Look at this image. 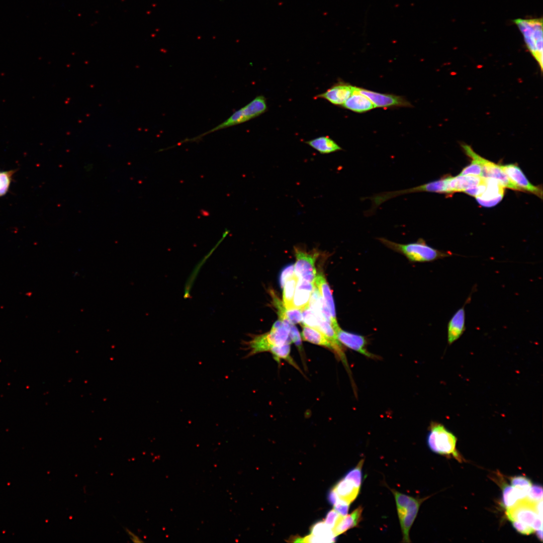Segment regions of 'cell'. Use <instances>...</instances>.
Returning <instances> with one entry per match:
<instances>
[{"label":"cell","mask_w":543,"mask_h":543,"mask_svg":"<svg viewBox=\"0 0 543 543\" xmlns=\"http://www.w3.org/2000/svg\"><path fill=\"white\" fill-rule=\"evenodd\" d=\"M527 499L532 502H537L542 500V487L539 484L531 486L527 494Z\"/></svg>","instance_id":"obj_32"},{"label":"cell","mask_w":543,"mask_h":543,"mask_svg":"<svg viewBox=\"0 0 543 543\" xmlns=\"http://www.w3.org/2000/svg\"><path fill=\"white\" fill-rule=\"evenodd\" d=\"M301 338L309 342L332 349V346L327 338L319 330L303 325Z\"/></svg>","instance_id":"obj_22"},{"label":"cell","mask_w":543,"mask_h":543,"mask_svg":"<svg viewBox=\"0 0 543 543\" xmlns=\"http://www.w3.org/2000/svg\"><path fill=\"white\" fill-rule=\"evenodd\" d=\"M333 488L340 499L350 504L356 499L360 490V488L344 478L339 480Z\"/></svg>","instance_id":"obj_20"},{"label":"cell","mask_w":543,"mask_h":543,"mask_svg":"<svg viewBox=\"0 0 543 543\" xmlns=\"http://www.w3.org/2000/svg\"><path fill=\"white\" fill-rule=\"evenodd\" d=\"M336 333L338 341L346 347L368 357H375L373 354L367 350V341L363 336L344 331L340 327Z\"/></svg>","instance_id":"obj_13"},{"label":"cell","mask_w":543,"mask_h":543,"mask_svg":"<svg viewBox=\"0 0 543 543\" xmlns=\"http://www.w3.org/2000/svg\"><path fill=\"white\" fill-rule=\"evenodd\" d=\"M314 283L330 313L333 324V327L336 332L339 327L336 320L335 305L329 286L324 276L321 273L316 274Z\"/></svg>","instance_id":"obj_14"},{"label":"cell","mask_w":543,"mask_h":543,"mask_svg":"<svg viewBox=\"0 0 543 543\" xmlns=\"http://www.w3.org/2000/svg\"><path fill=\"white\" fill-rule=\"evenodd\" d=\"M296 258L294 264L295 275L299 279L314 283L317 274L315 262L318 253H308L298 247H295Z\"/></svg>","instance_id":"obj_6"},{"label":"cell","mask_w":543,"mask_h":543,"mask_svg":"<svg viewBox=\"0 0 543 543\" xmlns=\"http://www.w3.org/2000/svg\"><path fill=\"white\" fill-rule=\"evenodd\" d=\"M340 514L334 509L329 511L326 514L324 522L325 524L332 529Z\"/></svg>","instance_id":"obj_36"},{"label":"cell","mask_w":543,"mask_h":543,"mask_svg":"<svg viewBox=\"0 0 543 543\" xmlns=\"http://www.w3.org/2000/svg\"><path fill=\"white\" fill-rule=\"evenodd\" d=\"M483 177L475 175H459L447 176V194L465 192L466 190L480 184Z\"/></svg>","instance_id":"obj_15"},{"label":"cell","mask_w":543,"mask_h":543,"mask_svg":"<svg viewBox=\"0 0 543 543\" xmlns=\"http://www.w3.org/2000/svg\"><path fill=\"white\" fill-rule=\"evenodd\" d=\"M298 281V278L295 275L286 282L283 287V303L287 309H293V301Z\"/></svg>","instance_id":"obj_24"},{"label":"cell","mask_w":543,"mask_h":543,"mask_svg":"<svg viewBox=\"0 0 543 543\" xmlns=\"http://www.w3.org/2000/svg\"><path fill=\"white\" fill-rule=\"evenodd\" d=\"M471 295L468 297L464 305L459 308L452 315L447 324V342L451 344L457 340L463 334L466 329L465 306L470 302Z\"/></svg>","instance_id":"obj_12"},{"label":"cell","mask_w":543,"mask_h":543,"mask_svg":"<svg viewBox=\"0 0 543 543\" xmlns=\"http://www.w3.org/2000/svg\"><path fill=\"white\" fill-rule=\"evenodd\" d=\"M510 483L513 487L528 491L532 485L531 480L525 476H516L510 478Z\"/></svg>","instance_id":"obj_30"},{"label":"cell","mask_w":543,"mask_h":543,"mask_svg":"<svg viewBox=\"0 0 543 543\" xmlns=\"http://www.w3.org/2000/svg\"><path fill=\"white\" fill-rule=\"evenodd\" d=\"M457 439L442 424L432 422L427 436V444L433 452L446 456H452L461 462L462 458L456 449Z\"/></svg>","instance_id":"obj_3"},{"label":"cell","mask_w":543,"mask_h":543,"mask_svg":"<svg viewBox=\"0 0 543 543\" xmlns=\"http://www.w3.org/2000/svg\"><path fill=\"white\" fill-rule=\"evenodd\" d=\"M341 107L358 113L376 108L369 98L355 90V87L354 92Z\"/></svg>","instance_id":"obj_18"},{"label":"cell","mask_w":543,"mask_h":543,"mask_svg":"<svg viewBox=\"0 0 543 543\" xmlns=\"http://www.w3.org/2000/svg\"><path fill=\"white\" fill-rule=\"evenodd\" d=\"M302 322L303 325L317 329L318 317L309 307L302 310Z\"/></svg>","instance_id":"obj_29"},{"label":"cell","mask_w":543,"mask_h":543,"mask_svg":"<svg viewBox=\"0 0 543 543\" xmlns=\"http://www.w3.org/2000/svg\"><path fill=\"white\" fill-rule=\"evenodd\" d=\"M312 534L324 539L326 542H333L336 537L331 528L328 527L324 521H318L314 523L310 528Z\"/></svg>","instance_id":"obj_26"},{"label":"cell","mask_w":543,"mask_h":543,"mask_svg":"<svg viewBox=\"0 0 543 543\" xmlns=\"http://www.w3.org/2000/svg\"><path fill=\"white\" fill-rule=\"evenodd\" d=\"M523 35L527 49L542 69V19H516L513 20Z\"/></svg>","instance_id":"obj_2"},{"label":"cell","mask_w":543,"mask_h":543,"mask_svg":"<svg viewBox=\"0 0 543 543\" xmlns=\"http://www.w3.org/2000/svg\"><path fill=\"white\" fill-rule=\"evenodd\" d=\"M466 154L472 159L478 162L482 167V177H490L497 180L503 187L514 191H521L509 178L501 168L496 164L477 154L472 147L466 144L462 145Z\"/></svg>","instance_id":"obj_5"},{"label":"cell","mask_w":543,"mask_h":543,"mask_svg":"<svg viewBox=\"0 0 543 543\" xmlns=\"http://www.w3.org/2000/svg\"><path fill=\"white\" fill-rule=\"evenodd\" d=\"M289 336L291 341L293 342L301 350L302 348L301 337L297 327L292 324L290 325Z\"/></svg>","instance_id":"obj_35"},{"label":"cell","mask_w":543,"mask_h":543,"mask_svg":"<svg viewBox=\"0 0 543 543\" xmlns=\"http://www.w3.org/2000/svg\"><path fill=\"white\" fill-rule=\"evenodd\" d=\"M364 463V459H361L357 465L354 468L349 470L344 477L345 479L352 482L359 488H360L362 483V468Z\"/></svg>","instance_id":"obj_27"},{"label":"cell","mask_w":543,"mask_h":543,"mask_svg":"<svg viewBox=\"0 0 543 543\" xmlns=\"http://www.w3.org/2000/svg\"><path fill=\"white\" fill-rule=\"evenodd\" d=\"M16 170H0V197L8 192Z\"/></svg>","instance_id":"obj_28"},{"label":"cell","mask_w":543,"mask_h":543,"mask_svg":"<svg viewBox=\"0 0 543 543\" xmlns=\"http://www.w3.org/2000/svg\"><path fill=\"white\" fill-rule=\"evenodd\" d=\"M338 499L336 492L332 488L327 494V499L329 502L333 506L337 502Z\"/></svg>","instance_id":"obj_38"},{"label":"cell","mask_w":543,"mask_h":543,"mask_svg":"<svg viewBox=\"0 0 543 543\" xmlns=\"http://www.w3.org/2000/svg\"><path fill=\"white\" fill-rule=\"evenodd\" d=\"M354 87L343 81H339L315 98L323 99L333 105L341 106L354 92Z\"/></svg>","instance_id":"obj_10"},{"label":"cell","mask_w":543,"mask_h":543,"mask_svg":"<svg viewBox=\"0 0 543 543\" xmlns=\"http://www.w3.org/2000/svg\"><path fill=\"white\" fill-rule=\"evenodd\" d=\"M528 492L504 484L502 487V504L506 509L513 506L518 500L526 497Z\"/></svg>","instance_id":"obj_23"},{"label":"cell","mask_w":543,"mask_h":543,"mask_svg":"<svg viewBox=\"0 0 543 543\" xmlns=\"http://www.w3.org/2000/svg\"><path fill=\"white\" fill-rule=\"evenodd\" d=\"M482 167L477 161L472 159L471 163L465 167L460 175L482 176Z\"/></svg>","instance_id":"obj_31"},{"label":"cell","mask_w":543,"mask_h":543,"mask_svg":"<svg viewBox=\"0 0 543 543\" xmlns=\"http://www.w3.org/2000/svg\"><path fill=\"white\" fill-rule=\"evenodd\" d=\"M125 531L129 536L130 539L134 542H143L142 540L138 536L132 532L131 530L127 528H125Z\"/></svg>","instance_id":"obj_39"},{"label":"cell","mask_w":543,"mask_h":543,"mask_svg":"<svg viewBox=\"0 0 543 543\" xmlns=\"http://www.w3.org/2000/svg\"><path fill=\"white\" fill-rule=\"evenodd\" d=\"M363 510V507L358 506L349 515H340L332 528L335 536H337L348 529L357 526L361 520Z\"/></svg>","instance_id":"obj_17"},{"label":"cell","mask_w":543,"mask_h":543,"mask_svg":"<svg viewBox=\"0 0 543 543\" xmlns=\"http://www.w3.org/2000/svg\"><path fill=\"white\" fill-rule=\"evenodd\" d=\"M521 499L512 507L506 509V514L510 521H518L532 527L535 521L540 518L536 508L537 502H532L527 499Z\"/></svg>","instance_id":"obj_7"},{"label":"cell","mask_w":543,"mask_h":543,"mask_svg":"<svg viewBox=\"0 0 543 543\" xmlns=\"http://www.w3.org/2000/svg\"><path fill=\"white\" fill-rule=\"evenodd\" d=\"M350 504L340 499L333 505L334 509L340 515L344 516L347 514Z\"/></svg>","instance_id":"obj_37"},{"label":"cell","mask_w":543,"mask_h":543,"mask_svg":"<svg viewBox=\"0 0 543 543\" xmlns=\"http://www.w3.org/2000/svg\"><path fill=\"white\" fill-rule=\"evenodd\" d=\"M500 166L511 181L521 191L529 192L541 199L542 198V190L541 187L531 184L517 165L510 164L501 165Z\"/></svg>","instance_id":"obj_9"},{"label":"cell","mask_w":543,"mask_h":543,"mask_svg":"<svg viewBox=\"0 0 543 543\" xmlns=\"http://www.w3.org/2000/svg\"><path fill=\"white\" fill-rule=\"evenodd\" d=\"M314 287V283L298 279L293 301V308L303 310L308 308Z\"/></svg>","instance_id":"obj_16"},{"label":"cell","mask_w":543,"mask_h":543,"mask_svg":"<svg viewBox=\"0 0 543 543\" xmlns=\"http://www.w3.org/2000/svg\"><path fill=\"white\" fill-rule=\"evenodd\" d=\"M378 239L387 247L403 254L413 262L432 261L453 255L450 251L439 250L430 246L422 238L407 244L396 243L383 237Z\"/></svg>","instance_id":"obj_1"},{"label":"cell","mask_w":543,"mask_h":543,"mask_svg":"<svg viewBox=\"0 0 543 543\" xmlns=\"http://www.w3.org/2000/svg\"><path fill=\"white\" fill-rule=\"evenodd\" d=\"M535 531H536V536L537 537L538 539H539L541 541H542V529H537V530H535Z\"/></svg>","instance_id":"obj_40"},{"label":"cell","mask_w":543,"mask_h":543,"mask_svg":"<svg viewBox=\"0 0 543 543\" xmlns=\"http://www.w3.org/2000/svg\"><path fill=\"white\" fill-rule=\"evenodd\" d=\"M486 178V189L480 196L476 197L478 203L484 207H492L497 205L503 199L504 187L496 179Z\"/></svg>","instance_id":"obj_11"},{"label":"cell","mask_w":543,"mask_h":543,"mask_svg":"<svg viewBox=\"0 0 543 543\" xmlns=\"http://www.w3.org/2000/svg\"><path fill=\"white\" fill-rule=\"evenodd\" d=\"M239 110L244 122H247L258 117L266 111V99L263 96H257Z\"/></svg>","instance_id":"obj_19"},{"label":"cell","mask_w":543,"mask_h":543,"mask_svg":"<svg viewBox=\"0 0 543 543\" xmlns=\"http://www.w3.org/2000/svg\"><path fill=\"white\" fill-rule=\"evenodd\" d=\"M294 275V264H291L285 267L282 270L280 276L281 287L283 288L286 282Z\"/></svg>","instance_id":"obj_34"},{"label":"cell","mask_w":543,"mask_h":543,"mask_svg":"<svg viewBox=\"0 0 543 543\" xmlns=\"http://www.w3.org/2000/svg\"><path fill=\"white\" fill-rule=\"evenodd\" d=\"M305 143L322 154H330L342 150L335 141L327 136H320L306 141Z\"/></svg>","instance_id":"obj_21"},{"label":"cell","mask_w":543,"mask_h":543,"mask_svg":"<svg viewBox=\"0 0 543 543\" xmlns=\"http://www.w3.org/2000/svg\"><path fill=\"white\" fill-rule=\"evenodd\" d=\"M513 527L519 533L524 535H529L534 532V529L530 526L524 523L516 521H511Z\"/></svg>","instance_id":"obj_33"},{"label":"cell","mask_w":543,"mask_h":543,"mask_svg":"<svg viewBox=\"0 0 543 543\" xmlns=\"http://www.w3.org/2000/svg\"><path fill=\"white\" fill-rule=\"evenodd\" d=\"M356 91L370 99L375 108L411 107L404 97L393 94H382L355 86Z\"/></svg>","instance_id":"obj_8"},{"label":"cell","mask_w":543,"mask_h":543,"mask_svg":"<svg viewBox=\"0 0 543 543\" xmlns=\"http://www.w3.org/2000/svg\"><path fill=\"white\" fill-rule=\"evenodd\" d=\"M393 493L397 509L398 515L402 532L403 542H410L409 531L417 515L421 503L426 499L417 498L391 489Z\"/></svg>","instance_id":"obj_4"},{"label":"cell","mask_w":543,"mask_h":543,"mask_svg":"<svg viewBox=\"0 0 543 543\" xmlns=\"http://www.w3.org/2000/svg\"><path fill=\"white\" fill-rule=\"evenodd\" d=\"M290 344L291 343H288L282 345L274 346L270 348L269 351L273 354L274 359L278 363L280 362L281 359H284L296 369L300 370L290 356Z\"/></svg>","instance_id":"obj_25"}]
</instances>
